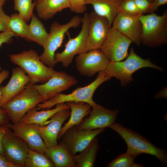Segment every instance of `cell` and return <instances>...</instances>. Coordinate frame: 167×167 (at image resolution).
<instances>
[{"instance_id":"f35d334b","label":"cell","mask_w":167,"mask_h":167,"mask_svg":"<svg viewBox=\"0 0 167 167\" xmlns=\"http://www.w3.org/2000/svg\"><path fill=\"white\" fill-rule=\"evenodd\" d=\"M0 167H16L8 161L5 156L0 154Z\"/></svg>"},{"instance_id":"ac0fdd59","label":"cell","mask_w":167,"mask_h":167,"mask_svg":"<svg viewBox=\"0 0 167 167\" xmlns=\"http://www.w3.org/2000/svg\"><path fill=\"white\" fill-rule=\"evenodd\" d=\"M111 27L137 46L141 43L142 24L138 17L120 12L114 19Z\"/></svg>"},{"instance_id":"484cf974","label":"cell","mask_w":167,"mask_h":167,"mask_svg":"<svg viewBox=\"0 0 167 167\" xmlns=\"http://www.w3.org/2000/svg\"><path fill=\"white\" fill-rule=\"evenodd\" d=\"M48 33L43 24L33 14L28 25L26 39L30 41L35 42L42 47L48 36Z\"/></svg>"},{"instance_id":"f1b7e54d","label":"cell","mask_w":167,"mask_h":167,"mask_svg":"<svg viewBox=\"0 0 167 167\" xmlns=\"http://www.w3.org/2000/svg\"><path fill=\"white\" fill-rule=\"evenodd\" d=\"M14 8L26 22L29 21L33 15V10L36 2L32 0H13Z\"/></svg>"},{"instance_id":"5bb4252c","label":"cell","mask_w":167,"mask_h":167,"mask_svg":"<svg viewBox=\"0 0 167 167\" xmlns=\"http://www.w3.org/2000/svg\"><path fill=\"white\" fill-rule=\"evenodd\" d=\"M104 129H79L73 127L63 135L62 142L70 153L74 155L85 148L96 136L104 131Z\"/></svg>"},{"instance_id":"d4e9b609","label":"cell","mask_w":167,"mask_h":167,"mask_svg":"<svg viewBox=\"0 0 167 167\" xmlns=\"http://www.w3.org/2000/svg\"><path fill=\"white\" fill-rule=\"evenodd\" d=\"M99 148L98 139L96 137L89 145L79 154L73 155L76 167L94 166Z\"/></svg>"},{"instance_id":"7a4b0ae2","label":"cell","mask_w":167,"mask_h":167,"mask_svg":"<svg viewBox=\"0 0 167 167\" xmlns=\"http://www.w3.org/2000/svg\"><path fill=\"white\" fill-rule=\"evenodd\" d=\"M110 79L104 71H100L95 79L88 85L78 87L68 94L59 93L38 104L36 108L37 110L49 109L58 104L68 102H84L93 107L97 105L92 98L95 91L103 83Z\"/></svg>"},{"instance_id":"7402d4cb","label":"cell","mask_w":167,"mask_h":167,"mask_svg":"<svg viewBox=\"0 0 167 167\" xmlns=\"http://www.w3.org/2000/svg\"><path fill=\"white\" fill-rule=\"evenodd\" d=\"M71 109L70 118L61 129L58 136L60 139L66 132L71 128L80 123L84 118L91 111V106L84 102L66 103Z\"/></svg>"},{"instance_id":"8992f818","label":"cell","mask_w":167,"mask_h":167,"mask_svg":"<svg viewBox=\"0 0 167 167\" xmlns=\"http://www.w3.org/2000/svg\"><path fill=\"white\" fill-rule=\"evenodd\" d=\"M43 101L33 84L29 83L2 108L7 113L11 123L16 124L29 110Z\"/></svg>"},{"instance_id":"6da1fadb","label":"cell","mask_w":167,"mask_h":167,"mask_svg":"<svg viewBox=\"0 0 167 167\" xmlns=\"http://www.w3.org/2000/svg\"><path fill=\"white\" fill-rule=\"evenodd\" d=\"M124 140L127 146L126 152L136 156L142 154L155 156L165 166H167V152L157 147L139 133L115 123L110 127Z\"/></svg>"},{"instance_id":"30bf717a","label":"cell","mask_w":167,"mask_h":167,"mask_svg":"<svg viewBox=\"0 0 167 167\" xmlns=\"http://www.w3.org/2000/svg\"><path fill=\"white\" fill-rule=\"evenodd\" d=\"M75 62L76 68L81 75L92 77L105 71L109 61L100 49H96L78 54Z\"/></svg>"},{"instance_id":"7c38bea8","label":"cell","mask_w":167,"mask_h":167,"mask_svg":"<svg viewBox=\"0 0 167 167\" xmlns=\"http://www.w3.org/2000/svg\"><path fill=\"white\" fill-rule=\"evenodd\" d=\"M2 146L7 160L16 167H24L30 149L28 144L10 130L3 138Z\"/></svg>"},{"instance_id":"ba28073f","label":"cell","mask_w":167,"mask_h":167,"mask_svg":"<svg viewBox=\"0 0 167 167\" xmlns=\"http://www.w3.org/2000/svg\"><path fill=\"white\" fill-rule=\"evenodd\" d=\"M82 28L75 37L70 36L65 43L64 50L55 53L54 62L56 64L61 62L63 66L68 67L72 63L73 58L77 54L86 52V43L88 30V14L85 13L81 18Z\"/></svg>"},{"instance_id":"8fae6325","label":"cell","mask_w":167,"mask_h":167,"mask_svg":"<svg viewBox=\"0 0 167 167\" xmlns=\"http://www.w3.org/2000/svg\"><path fill=\"white\" fill-rule=\"evenodd\" d=\"M77 83V80L73 76L63 71H55L52 76L46 82L41 84H33V86L44 101Z\"/></svg>"},{"instance_id":"d6a6232c","label":"cell","mask_w":167,"mask_h":167,"mask_svg":"<svg viewBox=\"0 0 167 167\" xmlns=\"http://www.w3.org/2000/svg\"><path fill=\"white\" fill-rule=\"evenodd\" d=\"M141 14L150 13L154 0H134Z\"/></svg>"},{"instance_id":"7bdbcfd3","label":"cell","mask_w":167,"mask_h":167,"mask_svg":"<svg viewBox=\"0 0 167 167\" xmlns=\"http://www.w3.org/2000/svg\"><path fill=\"white\" fill-rule=\"evenodd\" d=\"M6 0H0V8L2 7Z\"/></svg>"},{"instance_id":"d590c367","label":"cell","mask_w":167,"mask_h":167,"mask_svg":"<svg viewBox=\"0 0 167 167\" xmlns=\"http://www.w3.org/2000/svg\"><path fill=\"white\" fill-rule=\"evenodd\" d=\"M11 129L6 125H0V154L4 156L2 140L4 136Z\"/></svg>"},{"instance_id":"836d02e7","label":"cell","mask_w":167,"mask_h":167,"mask_svg":"<svg viewBox=\"0 0 167 167\" xmlns=\"http://www.w3.org/2000/svg\"><path fill=\"white\" fill-rule=\"evenodd\" d=\"M10 17L4 12L2 7L0 8V32L8 30Z\"/></svg>"},{"instance_id":"60d3db41","label":"cell","mask_w":167,"mask_h":167,"mask_svg":"<svg viewBox=\"0 0 167 167\" xmlns=\"http://www.w3.org/2000/svg\"><path fill=\"white\" fill-rule=\"evenodd\" d=\"M156 98H167V88L165 87L159 91L156 95Z\"/></svg>"},{"instance_id":"4316f807","label":"cell","mask_w":167,"mask_h":167,"mask_svg":"<svg viewBox=\"0 0 167 167\" xmlns=\"http://www.w3.org/2000/svg\"><path fill=\"white\" fill-rule=\"evenodd\" d=\"M25 167H53L54 165L45 153L29 149L25 160Z\"/></svg>"},{"instance_id":"74e56055","label":"cell","mask_w":167,"mask_h":167,"mask_svg":"<svg viewBox=\"0 0 167 167\" xmlns=\"http://www.w3.org/2000/svg\"><path fill=\"white\" fill-rule=\"evenodd\" d=\"M10 121L6 111L0 107V125H6Z\"/></svg>"},{"instance_id":"277c9868","label":"cell","mask_w":167,"mask_h":167,"mask_svg":"<svg viewBox=\"0 0 167 167\" xmlns=\"http://www.w3.org/2000/svg\"><path fill=\"white\" fill-rule=\"evenodd\" d=\"M149 67L163 71L161 67L152 63L149 59H143L137 55L133 48L126 59L122 61L109 62L104 71L110 79L114 77L119 79L122 86H126L133 80L132 75L137 70L144 67Z\"/></svg>"},{"instance_id":"e575fe53","label":"cell","mask_w":167,"mask_h":167,"mask_svg":"<svg viewBox=\"0 0 167 167\" xmlns=\"http://www.w3.org/2000/svg\"><path fill=\"white\" fill-rule=\"evenodd\" d=\"M15 36L9 30L0 32V47L3 44L10 42L12 37Z\"/></svg>"},{"instance_id":"ee69618b","label":"cell","mask_w":167,"mask_h":167,"mask_svg":"<svg viewBox=\"0 0 167 167\" xmlns=\"http://www.w3.org/2000/svg\"><path fill=\"white\" fill-rule=\"evenodd\" d=\"M41 0H37V1L36 2H38Z\"/></svg>"},{"instance_id":"f546056e","label":"cell","mask_w":167,"mask_h":167,"mask_svg":"<svg viewBox=\"0 0 167 167\" xmlns=\"http://www.w3.org/2000/svg\"><path fill=\"white\" fill-rule=\"evenodd\" d=\"M135 155L127 152L117 156L108 165V167H132L135 163Z\"/></svg>"},{"instance_id":"9a60e30c","label":"cell","mask_w":167,"mask_h":167,"mask_svg":"<svg viewBox=\"0 0 167 167\" xmlns=\"http://www.w3.org/2000/svg\"><path fill=\"white\" fill-rule=\"evenodd\" d=\"M89 117L78 126L79 129L92 130L110 127L115 122L119 112L97 104L92 107Z\"/></svg>"},{"instance_id":"1f68e13d","label":"cell","mask_w":167,"mask_h":167,"mask_svg":"<svg viewBox=\"0 0 167 167\" xmlns=\"http://www.w3.org/2000/svg\"><path fill=\"white\" fill-rule=\"evenodd\" d=\"M70 4L69 8L73 12L83 14L86 10L85 0H68Z\"/></svg>"},{"instance_id":"d6986e66","label":"cell","mask_w":167,"mask_h":167,"mask_svg":"<svg viewBox=\"0 0 167 167\" xmlns=\"http://www.w3.org/2000/svg\"><path fill=\"white\" fill-rule=\"evenodd\" d=\"M30 82L29 77L23 69L19 67L14 68L7 84L0 88V107L21 92Z\"/></svg>"},{"instance_id":"9c48e42d","label":"cell","mask_w":167,"mask_h":167,"mask_svg":"<svg viewBox=\"0 0 167 167\" xmlns=\"http://www.w3.org/2000/svg\"><path fill=\"white\" fill-rule=\"evenodd\" d=\"M132 43L130 39L111 27L100 49L109 62L120 61L128 56V49Z\"/></svg>"},{"instance_id":"5b68a950","label":"cell","mask_w":167,"mask_h":167,"mask_svg":"<svg viewBox=\"0 0 167 167\" xmlns=\"http://www.w3.org/2000/svg\"><path fill=\"white\" fill-rule=\"evenodd\" d=\"M138 17L142 24L141 41L144 45L154 47L167 43V11L161 15L153 13Z\"/></svg>"},{"instance_id":"603a6c76","label":"cell","mask_w":167,"mask_h":167,"mask_svg":"<svg viewBox=\"0 0 167 167\" xmlns=\"http://www.w3.org/2000/svg\"><path fill=\"white\" fill-rule=\"evenodd\" d=\"M45 153L55 167H76L73 155L62 142L56 146L47 148Z\"/></svg>"},{"instance_id":"b9f144b4","label":"cell","mask_w":167,"mask_h":167,"mask_svg":"<svg viewBox=\"0 0 167 167\" xmlns=\"http://www.w3.org/2000/svg\"><path fill=\"white\" fill-rule=\"evenodd\" d=\"M143 165L139 163H134L132 165V167H143Z\"/></svg>"},{"instance_id":"83f0119b","label":"cell","mask_w":167,"mask_h":167,"mask_svg":"<svg viewBox=\"0 0 167 167\" xmlns=\"http://www.w3.org/2000/svg\"><path fill=\"white\" fill-rule=\"evenodd\" d=\"M28 25L24 18L18 13L12 14L10 17L8 30L15 36L25 39Z\"/></svg>"},{"instance_id":"44dd1931","label":"cell","mask_w":167,"mask_h":167,"mask_svg":"<svg viewBox=\"0 0 167 167\" xmlns=\"http://www.w3.org/2000/svg\"><path fill=\"white\" fill-rule=\"evenodd\" d=\"M70 108L66 104L60 103L55 108L46 110L39 111L36 107L29 110L20 119L18 123L22 124H34L40 126H44L46 122L58 111Z\"/></svg>"},{"instance_id":"2e32d148","label":"cell","mask_w":167,"mask_h":167,"mask_svg":"<svg viewBox=\"0 0 167 167\" xmlns=\"http://www.w3.org/2000/svg\"><path fill=\"white\" fill-rule=\"evenodd\" d=\"M17 136L23 139L30 149L45 153L47 148L39 131V126L34 124H13L6 125Z\"/></svg>"},{"instance_id":"8d00e7d4","label":"cell","mask_w":167,"mask_h":167,"mask_svg":"<svg viewBox=\"0 0 167 167\" xmlns=\"http://www.w3.org/2000/svg\"><path fill=\"white\" fill-rule=\"evenodd\" d=\"M167 3V0H154L149 13H154L159 6Z\"/></svg>"},{"instance_id":"ab89813d","label":"cell","mask_w":167,"mask_h":167,"mask_svg":"<svg viewBox=\"0 0 167 167\" xmlns=\"http://www.w3.org/2000/svg\"><path fill=\"white\" fill-rule=\"evenodd\" d=\"M9 72L8 71L5 69H2L0 67V86L1 83L8 77ZM1 98L0 87V100Z\"/></svg>"},{"instance_id":"e0dca14e","label":"cell","mask_w":167,"mask_h":167,"mask_svg":"<svg viewBox=\"0 0 167 167\" xmlns=\"http://www.w3.org/2000/svg\"><path fill=\"white\" fill-rule=\"evenodd\" d=\"M70 115V108L61 110L52 116L45 125L39 126V131L47 148L58 144V136L64 122Z\"/></svg>"},{"instance_id":"52a82bcc","label":"cell","mask_w":167,"mask_h":167,"mask_svg":"<svg viewBox=\"0 0 167 167\" xmlns=\"http://www.w3.org/2000/svg\"><path fill=\"white\" fill-rule=\"evenodd\" d=\"M81 23V18L74 16L68 22L61 24L52 23L48 38L43 46L44 50L40 56L41 61L46 66L53 68L55 65L54 56L57 50L62 45L65 35L71 28L78 27Z\"/></svg>"},{"instance_id":"4dcf8cb0","label":"cell","mask_w":167,"mask_h":167,"mask_svg":"<svg viewBox=\"0 0 167 167\" xmlns=\"http://www.w3.org/2000/svg\"><path fill=\"white\" fill-rule=\"evenodd\" d=\"M120 12L129 15L139 17L141 14L134 0H123L120 6Z\"/></svg>"},{"instance_id":"cb8c5ba5","label":"cell","mask_w":167,"mask_h":167,"mask_svg":"<svg viewBox=\"0 0 167 167\" xmlns=\"http://www.w3.org/2000/svg\"><path fill=\"white\" fill-rule=\"evenodd\" d=\"M36 9L39 17L45 20L51 19L58 12L69 8L68 0H41L36 2Z\"/></svg>"},{"instance_id":"3957f363","label":"cell","mask_w":167,"mask_h":167,"mask_svg":"<svg viewBox=\"0 0 167 167\" xmlns=\"http://www.w3.org/2000/svg\"><path fill=\"white\" fill-rule=\"evenodd\" d=\"M10 60L27 73L30 83L43 84L53 75L55 71L46 66L40 60L35 51L30 49L9 55Z\"/></svg>"},{"instance_id":"4fadbf2b","label":"cell","mask_w":167,"mask_h":167,"mask_svg":"<svg viewBox=\"0 0 167 167\" xmlns=\"http://www.w3.org/2000/svg\"><path fill=\"white\" fill-rule=\"evenodd\" d=\"M88 30L86 43V52L100 49L111 27L105 18L94 11L88 14Z\"/></svg>"},{"instance_id":"ffe728a7","label":"cell","mask_w":167,"mask_h":167,"mask_svg":"<svg viewBox=\"0 0 167 167\" xmlns=\"http://www.w3.org/2000/svg\"><path fill=\"white\" fill-rule=\"evenodd\" d=\"M123 0H85L86 4H90L94 12L108 20L111 27L113 22L120 12V6Z\"/></svg>"}]
</instances>
